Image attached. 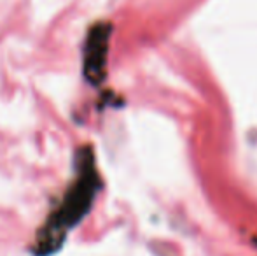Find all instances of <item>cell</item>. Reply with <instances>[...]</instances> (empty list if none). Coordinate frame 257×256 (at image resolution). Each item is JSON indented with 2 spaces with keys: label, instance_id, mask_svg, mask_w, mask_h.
I'll list each match as a JSON object with an SVG mask.
<instances>
[{
  "label": "cell",
  "instance_id": "1",
  "mask_svg": "<svg viewBox=\"0 0 257 256\" xmlns=\"http://www.w3.org/2000/svg\"><path fill=\"white\" fill-rule=\"evenodd\" d=\"M98 190V176L95 168V158L89 147H82L75 154V181L61 198L58 209L48 219L39 247L41 253H53L58 242L63 240L67 232L74 228L88 212L95 193Z\"/></svg>",
  "mask_w": 257,
  "mask_h": 256
},
{
  "label": "cell",
  "instance_id": "2",
  "mask_svg": "<svg viewBox=\"0 0 257 256\" xmlns=\"http://www.w3.org/2000/svg\"><path fill=\"white\" fill-rule=\"evenodd\" d=\"M108 28L96 25L88 35L84 55V75L91 84H98L103 77L105 53H107Z\"/></svg>",
  "mask_w": 257,
  "mask_h": 256
}]
</instances>
